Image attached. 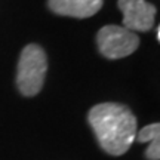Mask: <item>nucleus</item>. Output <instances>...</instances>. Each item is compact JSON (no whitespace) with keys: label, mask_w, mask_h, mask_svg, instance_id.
<instances>
[{"label":"nucleus","mask_w":160,"mask_h":160,"mask_svg":"<svg viewBox=\"0 0 160 160\" xmlns=\"http://www.w3.org/2000/svg\"><path fill=\"white\" fill-rule=\"evenodd\" d=\"M88 122L101 148L111 156L125 154L135 141L137 117L123 104H98L89 110Z\"/></svg>","instance_id":"nucleus-1"},{"label":"nucleus","mask_w":160,"mask_h":160,"mask_svg":"<svg viewBox=\"0 0 160 160\" xmlns=\"http://www.w3.org/2000/svg\"><path fill=\"white\" fill-rule=\"evenodd\" d=\"M48 58L39 45H27L21 51L17 68V86L24 97L37 95L45 83Z\"/></svg>","instance_id":"nucleus-2"},{"label":"nucleus","mask_w":160,"mask_h":160,"mask_svg":"<svg viewBox=\"0 0 160 160\" xmlns=\"http://www.w3.org/2000/svg\"><path fill=\"white\" fill-rule=\"evenodd\" d=\"M97 45L102 57L108 59H120L137 51L139 37L137 33L122 25H105L98 31Z\"/></svg>","instance_id":"nucleus-3"},{"label":"nucleus","mask_w":160,"mask_h":160,"mask_svg":"<svg viewBox=\"0 0 160 160\" xmlns=\"http://www.w3.org/2000/svg\"><path fill=\"white\" fill-rule=\"evenodd\" d=\"M119 9L123 13V25L131 31H150L154 27L156 8L145 0H119Z\"/></svg>","instance_id":"nucleus-4"},{"label":"nucleus","mask_w":160,"mask_h":160,"mask_svg":"<svg viewBox=\"0 0 160 160\" xmlns=\"http://www.w3.org/2000/svg\"><path fill=\"white\" fill-rule=\"evenodd\" d=\"M104 0H48V6L53 13L61 17L89 18L102 8Z\"/></svg>","instance_id":"nucleus-5"},{"label":"nucleus","mask_w":160,"mask_h":160,"mask_svg":"<svg viewBox=\"0 0 160 160\" xmlns=\"http://www.w3.org/2000/svg\"><path fill=\"white\" fill-rule=\"evenodd\" d=\"M160 137V125L159 123H151V125L144 126L141 131H137L135 139L138 142H150L154 138Z\"/></svg>","instance_id":"nucleus-6"},{"label":"nucleus","mask_w":160,"mask_h":160,"mask_svg":"<svg viewBox=\"0 0 160 160\" xmlns=\"http://www.w3.org/2000/svg\"><path fill=\"white\" fill-rule=\"evenodd\" d=\"M145 157L148 160H159L160 159V137L150 141V145L145 150Z\"/></svg>","instance_id":"nucleus-7"}]
</instances>
